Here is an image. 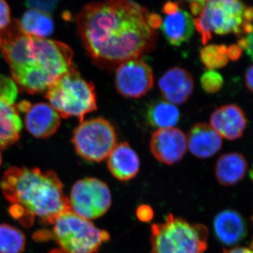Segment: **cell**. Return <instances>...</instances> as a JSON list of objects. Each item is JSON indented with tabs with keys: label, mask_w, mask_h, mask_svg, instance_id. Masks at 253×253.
I'll return each instance as SVG.
<instances>
[{
	"label": "cell",
	"mask_w": 253,
	"mask_h": 253,
	"mask_svg": "<svg viewBox=\"0 0 253 253\" xmlns=\"http://www.w3.org/2000/svg\"><path fill=\"white\" fill-rule=\"evenodd\" d=\"M161 19L129 0H105L84 6L76 24L91 59L108 70L154 49Z\"/></svg>",
	"instance_id": "6da1fadb"
},
{
	"label": "cell",
	"mask_w": 253,
	"mask_h": 253,
	"mask_svg": "<svg viewBox=\"0 0 253 253\" xmlns=\"http://www.w3.org/2000/svg\"><path fill=\"white\" fill-rule=\"evenodd\" d=\"M0 53L13 81L30 94L44 92L73 67V50L61 42L29 36L18 20L0 32Z\"/></svg>",
	"instance_id": "7a4b0ae2"
},
{
	"label": "cell",
	"mask_w": 253,
	"mask_h": 253,
	"mask_svg": "<svg viewBox=\"0 0 253 253\" xmlns=\"http://www.w3.org/2000/svg\"><path fill=\"white\" fill-rule=\"evenodd\" d=\"M0 186L10 204V215L25 227L33 226L36 218L44 225H53L60 214L71 211L63 183L53 171L10 168Z\"/></svg>",
	"instance_id": "3957f363"
},
{
	"label": "cell",
	"mask_w": 253,
	"mask_h": 253,
	"mask_svg": "<svg viewBox=\"0 0 253 253\" xmlns=\"http://www.w3.org/2000/svg\"><path fill=\"white\" fill-rule=\"evenodd\" d=\"M194 23L204 45L213 33L244 37L253 30V7L240 0H207Z\"/></svg>",
	"instance_id": "277c9868"
},
{
	"label": "cell",
	"mask_w": 253,
	"mask_h": 253,
	"mask_svg": "<svg viewBox=\"0 0 253 253\" xmlns=\"http://www.w3.org/2000/svg\"><path fill=\"white\" fill-rule=\"evenodd\" d=\"M46 99L61 118L76 117L80 123L86 115L97 110L94 84L82 77L75 68L50 86Z\"/></svg>",
	"instance_id": "5b68a950"
},
{
	"label": "cell",
	"mask_w": 253,
	"mask_h": 253,
	"mask_svg": "<svg viewBox=\"0 0 253 253\" xmlns=\"http://www.w3.org/2000/svg\"><path fill=\"white\" fill-rule=\"evenodd\" d=\"M208 239L204 224L169 214L163 222L151 226V253H204Z\"/></svg>",
	"instance_id": "8992f818"
},
{
	"label": "cell",
	"mask_w": 253,
	"mask_h": 253,
	"mask_svg": "<svg viewBox=\"0 0 253 253\" xmlns=\"http://www.w3.org/2000/svg\"><path fill=\"white\" fill-rule=\"evenodd\" d=\"M53 225L55 239L66 253H96L111 239L108 231L71 211L60 214Z\"/></svg>",
	"instance_id": "52a82bcc"
},
{
	"label": "cell",
	"mask_w": 253,
	"mask_h": 253,
	"mask_svg": "<svg viewBox=\"0 0 253 253\" xmlns=\"http://www.w3.org/2000/svg\"><path fill=\"white\" fill-rule=\"evenodd\" d=\"M117 134L107 120L102 118L83 121L73 131L72 142L77 154L89 162L106 159L116 146Z\"/></svg>",
	"instance_id": "ba28073f"
},
{
	"label": "cell",
	"mask_w": 253,
	"mask_h": 253,
	"mask_svg": "<svg viewBox=\"0 0 253 253\" xmlns=\"http://www.w3.org/2000/svg\"><path fill=\"white\" fill-rule=\"evenodd\" d=\"M68 200L71 211L88 220L104 215L112 204L109 186L104 181L93 177L76 181Z\"/></svg>",
	"instance_id": "9c48e42d"
},
{
	"label": "cell",
	"mask_w": 253,
	"mask_h": 253,
	"mask_svg": "<svg viewBox=\"0 0 253 253\" xmlns=\"http://www.w3.org/2000/svg\"><path fill=\"white\" fill-rule=\"evenodd\" d=\"M154 73L140 59L121 63L116 68L115 84L119 94L128 98H140L154 86Z\"/></svg>",
	"instance_id": "30bf717a"
},
{
	"label": "cell",
	"mask_w": 253,
	"mask_h": 253,
	"mask_svg": "<svg viewBox=\"0 0 253 253\" xmlns=\"http://www.w3.org/2000/svg\"><path fill=\"white\" fill-rule=\"evenodd\" d=\"M163 12L164 17L161 19L160 28L168 42L179 46L189 41L194 33L193 16L176 1H167Z\"/></svg>",
	"instance_id": "8fae6325"
},
{
	"label": "cell",
	"mask_w": 253,
	"mask_h": 253,
	"mask_svg": "<svg viewBox=\"0 0 253 253\" xmlns=\"http://www.w3.org/2000/svg\"><path fill=\"white\" fill-rule=\"evenodd\" d=\"M187 148L186 136L175 127L158 129L154 131L150 141L153 156L160 163L169 166L180 161Z\"/></svg>",
	"instance_id": "7c38bea8"
},
{
	"label": "cell",
	"mask_w": 253,
	"mask_h": 253,
	"mask_svg": "<svg viewBox=\"0 0 253 253\" xmlns=\"http://www.w3.org/2000/svg\"><path fill=\"white\" fill-rule=\"evenodd\" d=\"M17 109L26 113L25 126L31 135L37 138H48L54 135L61 125V116L49 104L27 101L21 103Z\"/></svg>",
	"instance_id": "4fadbf2b"
},
{
	"label": "cell",
	"mask_w": 253,
	"mask_h": 253,
	"mask_svg": "<svg viewBox=\"0 0 253 253\" xmlns=\"http://www.w3.org/2000/svg\"><path fill=\"white\" fill-rule=\"evenodd\" d=\"M158 86L166 101L180 105L185 103L192 94L194 78L184 68L174 67L160 78Z\"/></svg>",
	"instance_id": "5bb4252c"
},
{
	"label": "cell",
	"mask_w": 253,
	"mask_h": 253,
	"mask_svg": "<svg viewBox=\"0 0 253 253\" xmlns=\"http://www.w3.org/2000/svg\"><path fill=\"white\" fill-rule=\"evenodd\" d=\"M211 126L221 137L235 140L244 134L247 120L243 110L234 104L216 109L211 117Z\"/></svg>",
	"instance_id": "9a60e30c"
},
{
	"label": "cell",
	"mask_w": 253,
	"mask_h": 253,
	"mask_svg": "<svg viewBox=\"0 0 253 253\" xmlns=\"http://www.w3.org/2000/svg\"><path fill=\"white\" fill-rule=\"evenodd\" d=\"M214 232L218 241L226 246H234L248 234L244 218L233 210H224L218 213L213 222Z\"/></svg>",
	"instance_id": "2e32d148"
},
{
	"label": "cell",
	"mask_w": 253,
	"mask_h": 253,
	"mask_svg": "<svg viewBox=\"0 0 253 253\" xmlns=\"http://www.w3.org/2000/svg\"><path fill=\"white\" fill-rule=\"evenodd\" d=\"M107 158L110 172L118 180H131L139 172L140 168L139 156L128 143L116 144Z\"/></svg>",
	"instance_id": "e0dca14e"
},
{
	"label": "cell",
	"mask_w": 253,
	"mask_h": 253,
	"mask_svg": "<svg viewBox=\"0 0 253 253\" xmlns=\"http://www.w3.org/2000/svg\"><path fill=\"white\" fill-rule=\"evenodd\" d=\"M186 138L188 148L191 154L201 159L212 157L222 146L221 136L206 123L195 125Z\"/></svg>",
	"instance_id": "ac0fdd59"
},
{
	"label": "cell",
	"mask_w": 253,
	"mask_h": 253,
	"mask_svg": "<svg viewBox=\"0 0 253 253\" xmlns=\"http://www.w3.org/2000/svg\"><path fill=\"white\" fill-rule=\"evenodd\" d=\"M248 169L246 158L239 153L223 154L216 162V178L222 186H233L244 179Z\"/></svg>",
	"instance_id": "d6986e66"
},
{
	"label": "cell",
	"mask_w": 253,
	"mask_h": 253,
	"mask_svg": "<svg viewBox=\"0 0 253 253\" xmlns=\"http://www.w3.org/2000/svg\"><path fill=\"white\" fill-rule=\"evenodd\" d=\"M22 127L17 108L0 96V149H5L18 141Z\"/></svg>",
	"instance_id": "ffe728a7"
},
{
	"label": "cell",
	"mask_w": 253,
	"mask_h": 253,
	"mask_svg": "<svg viewBox=\"0 0 253 253\" xmlns=\"http://www.w3.org/2000/svg\"><path fill=\"white\" fill-rule=\"evenodd\" d=\"M23 32L29 36L46 39L54 31L52 16L39 9H29L23 14L19 21Z\"/></svg>",
	"instance_id": "44dd1931"
},
{
	"label": "cell",
	"mask_w": 253,
	"mask_h": 253,
	"mask_svg": "<svg viewBox=\"0 0 253 253\" xmlns=\"http://www.w3.org/2000/svg\"><path fill=\"white\" fill-rule=\"evenodd\" d=\"M180 119V113L174 104L166 101L151 103L146 111V120L154 127H174Z\"/></svg>",
	"instance_id": "7402d4cb"
},
{
	"label": "cell",
	"mask_w": 253,
	"mask_h": 253,
	"mask_svg": "<svg viewBox=\"0 0 253 253\" xmlns=\"http://www.w3.org/2000/svg\"><path fill=\"white\" fill-rule=\"evenodd\" d=\"M26 236L14 226L0 224V253H21L26 246Z\"/></svg>",
	"instance_id": "603a6c76"
},
{
	"label": "cell",
	"mask_w": 253,
	"mask_h": 253,
	"mask_svg": "<svg viewBox=\"0 0 253 253\" xmlns=\"http://www.w3.org/2000/svg\"><path fill=\"white\" fill-rule=\"evenodd\" d=\"M228 46L221 44H211L204 46L201 51V61L208 70L224 68L229 62Z\"/></svg>",
	"instance_id": "cb8c5ba5"
},
{
	"label": "cell",
	"mask_w": 253,
	"mask_h": 253,
	"mask_svg": "<svg viewBox=\"0 0 253 253\" xmlns=\"http://www.w3.org/2000/svg\"><path fill=\"white\" fill-rule=\"evenodd\" d=\"M201 84L203 89L208 94H214L220 90L224 84L222 76L214 70H208L202 75Z\"/></svg>",
	"instance_id": "d4e9b609"
},
{
	"label": "cell",
	"mask_w": 253,
	"mask_h": 253,
	"mask_svg": "<svg viewBox=\"0 0 253 253\" xmlns=\"http://www.w3.org/2000/svg\"><path fill=\"white\" fill-rule=\"evenodd\" d=\"M11 21L9 5L6 0H0V32L9 27Z\"/></svg>",
	"instance_id": "484cf974"
},
{
	"label": "cell",
	"mask_w": 253,
	"mask_h": 253,
	"mask_svg": "<svg viewBox=\"0 0 253 253\" xmlns=\"http://www.w3.org/2000/svg\"><path fill=\"white\" fill-rule=\"evenodd\" d=\"M238 45L243 51H246V54L249 55L253 61V30L249 34L242 37V38L238 41Z\"/></svg>",
	"instance_id": "4316f807"
},
{
	"label": "cell",
	"mask_w": 253,
	"mask_h": 253,
	"mask_svg": "<svg viewBox=\"0 0 253 253\" xmlns=\"http://www.w3.org/2000/svg\"><path fill=\"white\" fill-rule=\"evenodd\" d=\"M136 216L139 220L148 222L153 219L154 211H153L152 208L147 205H142L138 208L137 211H136Z\"/></svg>",
	"instance_id": "83f0119b"
},
{
	"label": "cell",
	"mask_w": 253,
	"mask_h": 253,
	"mask_svg": "<svg viewBox=\"0 0 253 253\" xmlns=\"http://www.w3.org/2000/svg\"><path fill=\"white\" fill-rule=\"evenodd\" d=\"M189 3L191 13L194 16H198L204 7L205 3L207 0H184Z\"/></svg>",
	"instance_id": "f1b7e54d"
},
{
	"label": "cell",
	"mask_w": 253,
	"mask_h": 253,
	"mask_svg": "<svg viewBox=\"0 0 253 253\" xmlns=\"http://www.w3.org/2000/svg\"><path fill=\"white\" fill-rule=\"evenodd\" d=\"M243 50L238 44H232L227 48V55L229 59L236 61L241 57Z\"/></svg>",
	"instance_id": "f546056e"
},
{
	"label": "cell",
	"mask_w": 253,
	"mask_h": 253,
	"mask_svg": "<svg viewBox=\"0 0 253 253\" xmlns=\"http://www.w3.org/2000/svg\"><path fill=\"white\" fill-rule=\"evenodd\" d=\"M245 82L249 90L253 93V65L248 68L245 75Z\"/></svg>",
	"instance_id": "4dcf8cb0"
},
{
	"label": "cell",
	"mask_w": 253,
	"mask_h": 253,
	"mask_svg": "<svg viewBox=\"0 0 253 253\" xmlns=\"http://www.w3.org/2000/svg\"><path fill=\"white\" fill-rule=\"evenodd\" d=\"M223 253H253V250L248 248H234L229 250H224Z\"/></svg>",
	"instance_id": "1f68e13d"
},
{
	"label": "cell",
	"mask_w": 253,
	"mask_h": 253,
	"mask_svg": "<svg viewBox=\"0 0 253 253\" xmlns=\"http://www.w3.org/2000/svg\"><path fill=\"white\" fill-rule=\"evenodd\" d=\"M49 253H66L63 252L61 249H54L52 251H50Z\"/></svg>",
	"instance_id": "d6a6232c"
},
{
	"label": "cell",
	"mask_w": 253,
	"mask_h": 253,
	"mask_svg": "<svg viewBox=\"0 0 253 253\" xmlns=\"http://www.w3.org/2000/svg\"><path fill=\"white\" fill-rule=\"evenodd\" d=\"M250 176H251V179L253 181V166L252 169H251V172H250Z\"/></svg>",
	"instance_id": "836d02e7"
},
{
	"label": "cell",
	"mask_w": 253,
	"mask_h": 253,
	"mask_svg": "<svg viewBox=\"0 0 253 253\" xmlns=\"http://www.w3.org/2000/svg\"><path fill=\"white\" fill-rule=\"evenodd\" d=\"M1 153H0V166H1Z\"/></svg>",
	"instance_id": "e575fe53"
},
{
	"label": "cell",
	"mask_w": 253,
	"mask_h": 253,
	"mask_svg": "<svg viewBox=\"0 0 253 253\" xmlns=\"http://www.w3.org/2000/svg\"><path fill=\"white\" fill-rule=\"evenodd\" d=\"M251 249L253 250V240L252 244H251Z\"/></svg>",
	"instance_id": "d590c367"
},
{
	"label": "cell",
	"mask_w": 253,
	"mask_h": 253,
	"mask_svg": "<svg viewBox=\"0 0 253 253\" xmlns=\"http://www.w3.org/2000/svg\"></svg>",
	"instance_id": "8d00e7d4"
}]
</instances>
